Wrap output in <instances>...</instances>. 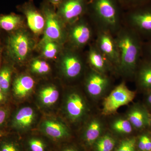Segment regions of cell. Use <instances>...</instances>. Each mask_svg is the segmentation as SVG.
I'll list each match as a JSON object with an SVG mask.
<instances>
[{"label":"cell","instance_id":"cell-39","mask_svg":"<svg viewBox=\"0 0 151 151\" xmlns=\"http://www.w3.org/2000/svg\"><path fill=\"white\" fill-rule=\"evenodd\" d=\"M147 102L151 106V93H150V94L148 96V97Z\"/></svg>","mask_w":151,"mask_h":151},{"label":"cell","instance_id":"cell-21","mask_svg":"<svg viewBox=\"0 0 151 151\" xmlns=\"http://www.w3.org/2000/svg\"><path fill=\"white\" fill-rule=\"evenodd\" d=\"M102 124L100 121L94 119L88 125L85 133V139L86 143L92 145L95 142L101 134L102 131Z\"/></svg>","mask_w":151,"mask_h":151},{"label":"cell","instance_id":"cell-14","mask_svg":"<svg viewBox=\"0 0 151 151\" xmlns=\"http://www.w3.org/2000/svg\"><path fill=\"white\" fill-rule=\"evenodd\" d=\"M138 86L144 89H151V61L142 58L138 64L134 78Z\"/></svg>","mask_w":151,"mask_h":151},{"label":"cell","instance_id":"cell-17","mask_svg":"<svg viewBox=\"0 0 151 151\" xmlns=\"http://www.w3.org/2000/svg\"><path fill=\"white\" fill-rule=\"evenodd\" d=\"M34 80L29 76H22L15 79L14 84V93L17 97H25L33 88Z\"/></svg>","mask_w":151,"mask_h":151},{"label":"cell","instance_id":"cell-13","mask_svg":"<svg viewBox=\"0 0 151 151\" xmlns=\"http://www.w3.org/2000/svg\"><path fill=\"white\" fill-rule=\"evenodd\" d=\"M19 9L24 13L27 19L28 25L34 33L39 35L43 32L45 24L44 16L36 9L31 1L21 6Z\"/></svg>","mask_w":151,"mask_h":151},{"label":"cell","instance_id":"cell-10","mask_svg":"<svg viewBox=\"0 0 151 151\" xmlns=\"http://www.w3.org/2000/svg\"><path fill=\"white\" fill-rule=\"evenodd\" d=\"M79 50L68 47L63 52L61 59V68L63 74L68 79H74L81 75L84 61Z\"/></svg>","mask_w":151,"mask_h":151},{"label":"cell","instance_id":"cell-2","mask_svg":"<svg viewBox=\"0 0 151 151\" xmlns=\"http://www.w3.org/2000/svg\"><path fill=\"white\" fill-rule=\"evenodd\" d=\"M124 12L117 0H89L86 16L96 31L115 36L123 26Z\"/></svg>","mask_w":151,"mask_h":151},{"label":"cell","instance_id":"cell-41","mask_svg":"<svg viewBox=\"0 0 151 151\" xmlns=\"http://www.w3.org/2000/svg\"><path fill=\"white\" fill-rule=\"evenodd\" d=\"M1 137H2L1 134H0V139H1Z\"/></svg>","mask_w":151,"mask_h":151},{"label":"cell","instance_id":"cell-43","mask_svg":"<svg viewBox=\"0 0 151 151\" xmlns=\"http://www.w3.org/2000/svg\"><path fill=\"white\" fill-rule=\"evenodd\" d=\"M0 30H1V29H0Z\"/></svg>","mask_w":151,"mask_h":151},{"label":"cell","instance_id":"cell-3","mask_svg":"<svg viewBox=\"0 0 151 151\" xmlns=\"http://www.w3.org/2000/svg\"><path fill=\"white\" fill-rule=\"evenodd\" d=\"M123 25L136 32L143 41L151 40V1L124 11Z\"/></svg>","mask_w":151,"mask_h":151},{"label":"cell","instance_id":"cell-34","mask_svg":"<svg viewBox=\"0 0 151 151\" xmlns=\"http://www.w3.org/2000/svg\"><path fill=\"white\" fill-rule=\"evenodd\" d=\"M7 117V113L5 110L0 109V125H2L5 121Z\"/></svg>","mask_w":151,"mask_h":151},{"label":"cell","instance_id":"cell-5","mask_svg":"<svg viewBox=\"0 0 151 151\" xmlns=\"http://www.w3.org/2000/svg\"><path fill=\"white\" fill-rule=\"evenodd\" d=\"M42 10L45 24L40 45L42 46L44 44L50 41L55 42L61 45L63 44L67 39V25L49 4H43Z\"/></svg>","mask_w":151,"mask_h":151},{"label":"cell","instance_id":"cell-31","mask_svg":"<svg viewBox=\"0 0 151 151\" xmlns=\"http://www.w3.org/2000/svg\"><path fill=\"white\" fill-rule=\"evenodd\" d=\"M136 140L134 138L122 141L116 151H135Z\"/></svg>","mask_w":151,"mask_h":151},{"label":"cell","instance_id":"cell-27","mask_svg":"<svg viewBox=\"0 0 151 151\" xmlns=\"http://www.w3.org/2000/svg\"><path fill=\"white\" fill-rule=\"evenodd\" d=\"M1 139L0 151H22L19 143L15 140L9 138Z\"/></svg>","mask_w":151,"mask_h":151},{"label":"cell","instance_id":"cell-25","mask_svg":"<svg viewBox=\"0 0 151 151\" xmlns=\"http://www.w3.org/2000/svg\"><path fill=\"white\" fill-rule=\"evenodd\" d=\"M60 45V44L53 41L48 42L42 45L43 56L48 59L54 58L58 53Z\"/></svg>","mask_w":151,"mask_h":151},{"label":"cell","instance_id":"cell-7","mask_svg":"<svg viewBox=\"0 0 151 151\" xmlns=\"http://www.w3.org/2000/svg\"><path fill=\"white\" fill-rule=\"evenodd\" d=\"M136 94V92L129 89L125 81H123L105 98L103 103V114L106 116L114 114L122 106L131 103Z\"/></svg>","mask_w":151,"mask_h":151},{"label":"cell","instance_id":"cell-8","mask_svg":"<svg viewBox=\"0 0 151 151\" xmlns=\"http://www.w3.org/2000/svg\"><path fill=\"white\" fill-rule=\"evenodd\" d=\"M94 42L98 49L113 65L116 72L120 58L115 36L107 32L97 31Z\"/></svg>","mask_w":151,"mask_h":151},{"label":"cell","instance_id":"cell-20","mask_svg":"<svg viewBox=\"0 0 151 151\" xmlns=\"http://www.w3.org/2000/svg\"><path fill=\"white\" fill-rule=\"evenodd\" d=\"M34 118V111L32 108L24 107L17 113L14 118V124L18 128H27L31 125Z\"/></svg>","mask_w":151,"mask_h":151},{"label":"cell","instance_id":"cell-6","mask_svg":"<svg viewBox=\"0 0 151 151\" xmlns=\"http://www.w3.org/2000/svg\"><path fill=\"white\" fill-rule=\"evenodd\" d=\"M67 26L69 47L80 50L94 41L97 31L86 15Z\"/></svg>","mask_w":151,"mask_h":151},{"label":"cell","instance_id":"cell-4","mask_svg":"<svg viewBox=\"0 0 151 151\" xmlns=\"http://www.w3.org/2000/svg\"><path fill=\"white\" fill-rule=\"evenodd\" d=\"M34 42L26 31L18 29L10 32L6 40L5 52L12 61L21 63L24 61L34 46Z\"/></svg>","mask_w":151,"mask_h":151},{"label":"cell","instance_id":"cell-32","mask_svg":"<svg viewBox=\"0 0 151 151\" xmlns=\"http://www.w3.org/2000/svg\"><path fill=\"white\" fill-rule=\"evenodd\" d=\"M142 58L151 61V40L143 42Z\"/></svg>","mask_w":151,"mask_h":151},{"label":"cell","instance_id":"cell-12","mask_svg":"<svg viewBox=\"0 0 151 151\" xmlns=\"http://www.w3.org/2000/svg\"><path fill=\"white\" fill-rule=\"evenodd\" d=\"M88 46L86 60L90 68L107 75L110 71H116L110 61L97 48L94 41Z\"/></svg>","mask_w":151,"mask_h":151},{"label":"cell","instance_id":"cell-22","mask_svg":"<svg viewBox=\"0 0 151 151\" xmlns=\"http://www.w3.org/2000/svg\"><path fill=\"white\" fill-rule=\"evenodd\" d=\"M58 90L52 86H49L43 88L40 93V97L43 104L50 105L56 103L59 98Z\"/></svg>","mask_w":151,"mask_h":151},{"label":"cell","instance_id":"cell-24","mask_svg":"<svg viewBox=\"0 0 151 151\" xmlns=\"http://www.w3.org/2000/svg\"><path fill=\"white\" fill-rule=\"evenodd\" d=\"M115 145V141L113 138L109 135H105L96 142V151H112Z\"/></svg>","mask_w":151,"mask_h":151},{"label":"cell","instance_id":"cell-9","mask_svg":"<svg viewBox=\"0 0 151 151\" xmlns=\"http://www.w3.org/2000/svg\"><path fill=\"white\" fill-rule=\"evenodd\" d=\"M89 0H63L58 6V14L68 25L86 15Z\"/></svg>","mask_w":151,"mask_h":151},{"label":"cell","instance_id":"cell-40","mask_svg":"<svg viewBox=\"0 0 151 151\" xmlns=\"http://www.w3.org/2000/svg\"><path fill=\"white\" fill-rule=\"evenodd\" d=\"M63 151H76L74 150H73V149H66V150H64Z\"/></svg>","mask_w":151,"mask_h":151},{"label":"cell","instance_id":"cell-18","mask_svg":"<svg viewBox=\"0 0 151 151\" xmlns=\"http://www.w3.org/2000/svg\"><path fill=\"white\" fill-rule=\"evenodd\" d=\"M128 120L137 129H142L147 126L149 119L147 113L141 107L135 106L128 114Z\"/></svg>","mask_w":151,"mask_h":151},{"label":"cell","instance_id":"cell-30","mask_svg":"<svg viewBox=\"0 0 151 151\" xmlns=\"http://www.w3.org/2000/svg\"><path fill=\"white\" fill-rule=\"evenodd\" d=\"M124 11L128 10L150 1L151 0H117Z\"/></svg>","mask_w":151,"mask_h":151},{"label":"cell","instance_id":"cell-33","mask_svg":"<svg viewBox=\"0 0 151 151\" xmlns=\"http://www.w3.org/2000/svg\"><path fill=\"white\" fill-rule=\"evenodd\" d=\"M145 135H143L140 138L139 141V147L141 150L145 151Z\"/></svg>","mask_w":151,"mask_h":151},{"label":"cell","instance_id":"cell-37","mask_svg":"<svg viewBox=\"0 0 151 151\" xmlns=\"http://www.w3.org/2000/svg\"><path fill=\"white\" fill-rule=\"evenodd\" d=\"M4 93L2 89L0 87V103L1 102L4 100V94H3Z\"/></svg>","mask_w":151,"mask_h":151},{"label":"cell","instance_id":"cell-15","mask_svg":"<svg viewBox=\"0 0 151 151\" xmlns=\"http://www.w3.org/2000/svg\"><path fill=\"white\" fill-rule=\"evenodd\" d=\"M66 111L72 120H77L83 116L86 105L83 98L77 93H71L66 102Z\"/></svg>","mask_w":151,"mask_h":151},{"label":"cell","instance_id":"cell-38","mask_svg":"<svg viewBox=\"0 0 151 151\" xmlns=\"http://www.w3.org/2000/svg\"><path fill=\"white\" fill-rule=\"evenodd\" d=\"M3 51V47L0 44V68H1V57L2 56Z\"/></svg>","mask_w":151,"mask_h":151},{"label":"cell","instance_id":"cell-16","mask_svg":"<svg viewBox=\"0 0 151 151\" xmlns=\"http://www.w3.org/2000/svg\"><path fill=\"white\" fill-rule=\"evenodd\" d=\"M43 130L48 137L55 140L62 139L68 135L65 125L55 121H45L43 124Z\"/></svg>","mask_w":151,"mask_h":151},{"label":"cell","instance_id":"cell-1","mask_svg":"<svg viewBox=\"0 0 151 151\" xmlns=\"http://www.w3.org/2000/svg\"><path fill=\"white\" fill-rule=\"evenodd\" d=\"M114 36L120 58L116 72L125 78H134L142 56L144 41L136 32L123 25Z\"/></svg>","mask_w":151,"mask_h":151},{"label":"cell","instance_id":"cell-42","mask_svg":"<svg viewBox=\"0 0 151 151\" xmlns=\"http://www.w3.org/2000/svg\"><path fill=\"white\" fill-rule=\"evenodd\" d=\"M150 124L151 125V119L150 120Z\"/></svg>","mask_w":151,"mask_h":151},{"label":"cell","instance_id":"cell-19","mask_svg":"<svg viewBox=\"0 0 151 151\" xmlns=\"http://www.w3.org/2000/svg\"><path fill=\"white\" fill-rule=\"evenodd\" d=\"M22 22L21 16L14 13L0 15V29L12 32L19 29Z\"/></svg>","mask_w":151,"mask_h":151},{"label":"cell","instance_id":"cell-35","mask_svg":"<svg viewBox=\"0 0 151 151\" xmlns=\"http://www.w3.org/2000/svg\"><path fill=\"white\" fill-rule=\"evenodd\" d=\"M145 151H151V140L148 136H145Z\"/></svg>","mask_w":151,"mask_h":151},{"label":"cell","instance_id":"cell-26","mask_svg":"<svg viewBox=\"0 0 151 151\" xmlns=\"http://www.w3.org/2000/svg\"><path fill=\"white\" fill-rule=\"evenodd\" d=\"M113 129L119 133L129 134L132 131V124L128 120L119 119L113 123Z\"/></svg>","mask_w":151,"mask_h":151},{"label":"cell","instance_id":"cell-28","mask_svg":"<svg viewBox=\"0 0 151 151\" xmlns=\"http://www.w3.org/2000/svg\"><path fill=\"white\" fill-rule=\"evenodd\" d=\"M31 69L34 72L38 74H45L50 70V67L46 61L35 60L31 64Z\"/></svg>","mask_w":151,"mask_h":151},{"label":"cell","instance_id":"cell-29","mask_svg":"<svg viewBox=\"0 0 151 151\" xmlns=\"http://www.w3.org/2000/svg\"><path fill=\"white\" fill-rule=\"evenodd\" d=\"M29 151H47V146L42 140L37 138H32L28 141Z\"/></svg>","mask_w":151,"mask_h":151},{"label":"cell","instance_id":"cell-36","mask_svg":"<svg viewBox=\"0 0 151 151\" xmlns=\"http://www.w3.org/2000/svg\"><path fill=\"white\" fill-rule=\"evenodd\" d=\"M63 0H49L50 2L52 4L54 5L57 6V7L58 5L62 2Z\"/></svg>","mask_w":151,"mask_h":151},{"label":"cell","instance_id":"cell-23","mask_svg":"<svg viewBox=\"0 0 151 151\" xmlns=\"http://www.w3.org/2000/svg\"><path fill=\"white\" fill-rule=\"evenodd\" d=\"M12 70L9 66H4L0 69V87L4 93L8 91L10 85Z\"/></svg>","mask_w":151,"mask_h":151},{"label":"cell","instance_id":"cell-11","mask_svg":"<svg viewBox=\"0 0 151 151\" xmlns=\"http://www.w3.org/2000/svg\"><path fill=\"white\" fill-rule=\"evenodd\" d=\"M111 80L107 74L90 68L85 79V86L88 93L94 97L101 96L108 89Z\"/></svg>","mask_w":151,"mask_h":151}]
</instances>
